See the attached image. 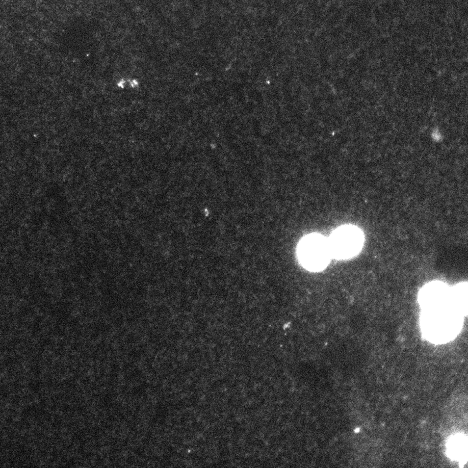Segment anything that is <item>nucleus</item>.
Returning <instances> with one entry per match:
<instances>
[{"instance_id": "nucleus-2", "label": "nucleus", "mask_w": 468, "mask_h": 468, "mask_svg": "<svg viewBox=\"0 0 468 468\" xmlns=\"http://www.w3.org/2000/svg\"><path fill=\"white\" fill-rule=\"evenodd\" d=\"M364 237L359 228L346 225L338 229L329 240L332 257L347 259L355 257L363 249Z\"/></svg>"}, {"instance_id": "nucleus-1", "label": "nucleus", "mask_w": 468, "mask_h": 468, "mask_svg": "<svg viewBox=\"0 0 468 468\" xmlns=\"http://www.w3.org/2000/svg\"><path fill=\"white\" fill-rule=\"evenodd\" d=\"M298 257L306 269L313 271L325 269L332 257L329 240L320 235L307 236L299 244Z\"/></svg>"}, {"instance_id": "nucleus-3", "label": "nucleus", "mask_w": 468, "mask_h": 468, "mask_svg": "<svg viewBox=\"0 0 468 468\" xmlns=\"http://www.w3.org/2000/svg\"><path fill=\"white\" fill-rule=\"evenodd\" d=\"M167 409L164 406H159V407H157V411H156V416L159 419H161H161H165L166 416H167Z\"/></svg>"}]
</instances>
